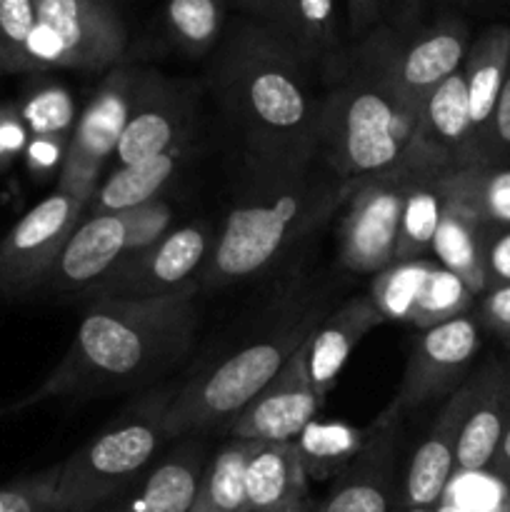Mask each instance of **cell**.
<instances>
[{"instance_id": "3", "label": "cell", "mask_w": 510, "mask_h": 512, "mask_svg": "<svg viewBox=\"0 0 510 512\" xmlns=\"http://www.w3.org/2000/svg\"><path fill=\"white\" fill-rule=\"evenodd\" d=\"M258 183L225 215L200 273L203 288H225L265 273L353 193L355 180L310 168L258 173Z\"/></svg>"}, {"instance_id": "19", "label": "cell", "mask_w": 510, "mask_h": 512, "mask_svg": "<svg viewBox=\"0 0 510 512\" xmlns=\"http://www.w3.org/2000/svg\"><path fill=\"white\" fill-rule=\"evenodd\" d=\"M125 260L123 213L88 215L65 243L53 273L45 280L48 293H78L113 273Z\"/></svg>"}, {"instance_id": "21", "label": "cell", "mask_w": 510, "mask_h": 512, "mask_svg": "<svg viewBox=\"0 0 510 512\" xmlns=\"http://www.w3.org/2000/svg\"><path fill=\"white\" fill-rule=\"evenodd\" d=\"M380 323H385L383 315L375 310L368 295L348 300L328 320H320L318 328L305 340V365H308V378L315 393L325 398L333 390L350 353Z\"/></svg>"}, {"instance_id": "2", "label": "cell", "mask_w": 510, "mask_h": 512, "mask_svg": "<svg viewBox=\"0 0 510 512\" xmlns=\"http://www.w3.org/2000/svg\"><path fill=\"white\" fill-rule=\"evenodd\" d=\"M218 93L258 173H290L318 155L320 105L303 58L273 28L243 25L218 65Z\"/></svg>"}, {"instance_id": "9", "label": "cell", "mask_w": 510, "mask_h": 512, "mask_svg": "<svg viewBox=\"0 0 510 512\" xmlns=\"http://www.w3.org/2000/svg\"><path fill=\"white\" fill-rule=\"evenodd\" d=\"M413 175V155L398 165L355 180L340 220V263L350 273L375 275L395 263L405 188Z\"/></svg>"}, {"instance_id": "11", "label": "cell", "mask_w": 510, "mask_h": 512, "mask_svg": "<svg viewBox=\"0 0 510 512\" xmlns=\"http://www.w3.org/2000/svg\"><path fill=\"white\" fill-rule=\"evenodd\" d=\"M85 208L83 198L58 188L30 208L0 240V293L23 298L43 290Z\"/></svg>"}, {"instance_id": "33", "label": "cell", "mask_w": 510, "mask_h": 512, "mask_svg": "<svg viewBox=\"0 0 510 512\" xmlns=\"http://www.w3.org/2000/svg\"><path fill=\"white\" fill-rule=\"evenodd\" d=\"M225 5L223 0H168L165 5V25L183 53L203 55L218 43L223 30Z\"/></svg>"}, {"instance_id": "23", "label": "cell", "mask_w": 510, "mask_h": 512, "mask_svg": "<svg viewBox=\"0 0 510 512\" xmlns=\"http://www.w3.org/2000/svg\"><path fill=\"white\" fill-rule=\"evenodd\" d=\"M410 155H413V175H410V183L405 188L395 260L428 258L445 208L440 178L448 170L415 145H410Z\"/></svg>"}, {"instance_id": "39", "label": "cell", "mask_w": 510, "mask_h": 512, "mask_svg": "<svg viewBox=\"0 0 510 512\" xmlns=\"http://www.w3.org/2000/svg\"><path fill=\"white\" fill-rule=\"evenodd\" d=\"M505 153H510V73L500 90L493 115H490L488 130H485L483 145H480V163L493 165Z\"/></svg>"}, {"instance_id": "38", "label": "cell", "mask_w": 510, "mask_h": 512, "mask_svg": "<svg viewBox=\"0 0 510 512\" xmlns=\"http://www.w3.org/2000/svg\"><path fill=\"white\" fill-rule=\"evenodd\" d=\"M55 478L58 470L28 475L0 488V512H58L55 503Z\"/></svg>"}, {"instance_id": "37", "label": "cell", "mask_w": 510, "mask_h": 512, "mask_svg": "<svg viewBox=\"0 0 510 512\" xmlns=\"http://www.w3.org/2000/svg\"><path fill=\"white\" fill-rule=\"evenodd\" d=\"M125 220V258L140 253L158 243L160 238L170 233L173 225V208L165 200L155 198L138 208L123 210Z\"/></svg>"}, {"instance_id": "26", "label": "cell", "mask_w": 510, "mask_h": 512, "mask_svg": "<svg viewBox=\"0 0 510 512\" xmlns=\"http://www.w3.org/2000/svg\"><path fill=\"white\" fill-rule=\"evenodd\" d=\"M485 235H488V228L478 218H473L468 210L445 198L443 218L435 230L430 253L440 268L458 275L473 290L475 298L485 293Z\"/></svg>"}, {"instance_id": "30", "label": "cell", "mask_w": 510, "mask_h": 512, "mask_svg": "<svg viewBox=\"0 0 510 512\" xmlns=\"http://www.w3.org/2000/svg\"><path fill=\"white\" fill-rule=\"evenodd\" d=\"M280 35L303 60H330L338 50L335 0H288L280 18Z\"/></svg>"}, {"instance_id": "42", "label": "cell", "mask_w": 510, "mask_h": 512, "mask_svg": "<svg viewBox=\"0 0 510 512\" xmlns=\"http://www.w3.org/2000/svg\"><path fill=\"white\" fill-rule=\"evenodd\" d=\"M480 320L510 343V285H500L480 295Z\"/></svg>"}, {"instance_id": "24", "label": "cell", "mask_w": 510, "mask_h": 512, "mask_svg": "<svg viewBox=\"0 0 510 512\" xmlns=\"http://www.w3.org/2000/svg\"><path fill=\"white\" fill-rule=\"evenodd\" d=\"M510 73V28L508 25H488L478 38L470 43L463 60L465 88H468L470 120H473L475 140L483 145L490 115H493L498 95ZM483 165V163H480Z\"/></svg>"}, {"instance_id": "46", "label": "cell", "mask_w": 510, "mask_h": 512, "mask_svg": "<svg viewBox=\"0 0 510 512\" xmlns=\"http://www.w3.org/2000/svg\"><path fill=\"white\" fill-rule=\"evenodd\" d=\"M488 470H493L495 478H498L503 485H508V490H510V425H508V430H505L503 440H500L498 450H495V458H493V463H490Z\"/></svg>"}, {"instance_id": "15", "label": "cell", "mask_w": 510, "mask_h": 512, "mask_svg": "<svg viewBox=\"0 0 510 512\" xmlns=\"http://www.w3.org/2000/svg\"><path fill=\"white\" fill-rule=\"evenodd\" d=\"M403 415L388 405L360 453L338 473L318 512H393L398 505V438Z\"/></svg>"}, {"instance_id": "25", "label": "cell", "mask_w": 510, "mask_h": 512, "mask_svg": "<svg viewBox=\"0 0 510 512\" xmlns=\"http://www.w3.org/2000/svg\"><path fill=\"white\" fill-rule=\"evenodd\" d=\"M185 160V143L155 155V158L138 160L130 165H115L105 180H100L95 193L90 195V215L123 213L160 198L165 185L173 180Z\"/></svg>"}, {"instance_id": "36", "label": "cell", "mask_w": 510, "mask_h": 512, "mask_svg": "<svg viewBox=\"0 0 510 512\" xmlns=\"http://www.w3.org/2000/svg\"><path fill=\"white\" fill-rule=\"evenodd\" d=\"M38 13L35 0H0V70L28 73V40Z\"/></svg>"}, {"instance_id": "45", "label": "cell", "mask_w": 510, "mask_h": 512, "mask_svg": "<svg viewBox=\"0 0 510 512\" xmlns=\"http://www.w3.org/2000/svg\"><path fill=\"white\" fill-rule=\"evenodd\" d=\"M238 3L243 5L245 10H250V13L258 15V18L268 20L273 28H278L280 18H283L285 3H288V0H238Z\"/></svg>"}, {"instance_id": "6", "label": "cell", "mask_w": 510, "mask_h": 512, "mask_svg": "<svg viewBox=\"0 0 510 512\" xmlns=\"http://www.w3.org/2000/svg\"><path fill=\"white\" fill-rule=\"evenodd\" d=\"M168 400L165 393L143 400L65 463L55 465L58 512H93L148 468L168 440L163 430Z\"/></svg>"}, {"instance_id": "29", "label": "cell", "mask_w": 510, "mask_h": 512, "mask_svg": "<svg viewBox=\"0 0 510 512\" xmlns=\"http://www.w3.org/2000/svg\"><path fill=\"white\" fill-rule=\"evenodd\" d=\"M255 443L230 440L203 468L190 512H248L245 470Z\"/></svg>"}, {"instance_id": "32", "label": "cell", "mask_w": 510, "mask_h": 512, "mask_svg": "<svg viewBox=\"0 0 510 512\" xmlns=\"http://www.w3.org/2000/svg\"><path fill=\"white\" fill-rule=\"evenodd\" d=\"M368 430H350L343 428V425H330V428H323V425H313L300 433V438L295 440L300 450V458H303L305 473L318 475V478H325V475L343 473L348 468L350 460L360 453V448L368 440Z\"/></svg>"}, {"instance_id": "44", "label": "cell", "mask_w": 510, "mask_h": 512, "mask_svg": "<svg viewBox=\"0 0 510 512\" xmlns=\"http://www.w3.org/2000/svg\"><path fill=\"white\" fill-rule=\"evenodd\" d=\"M385 0H348V23L350 33L363 35L378 23L380 10H383Z\"/></svg>"}, {"instance_id": "34", "label": "cell", "mask_w": 510, "mask_h": 512, "mask_svg": "<svg viewBox=\"0 0 510 512\" xmlns=\"http://www.w3.org/2000/svg\"><path fill=\"white\" fill-rule=\"evenodd\" d=\"M475 293L450 270L440 268L438 263L430 270L428 280H425L423 290H420V298L415 303L413 318L410 325L420 330L435 328V325H443L448 320L460 318V315H468L470 305H473Z\"/></svg>"}, {"instance_id": "35", "label": "cell", "mask_w": 510, "mask_h": 512, "mask_svg": "<svg viewBox=\"0 0 510 512\" xmlns=\"http://www.w3.org/2000/svg\"><path fill=\"white\" fill-rule=\"evenodd\" d=\"M20 118H23L30 138H55L65 140V143H68L75 120H78L73 98L60 85H43L35 93H30Z\"/></svg>"}, {"instance_id": "48", "label": "cell", "mask_w": 510, "mask_h": 512, "mask_svg": "<svg viewBox=\"0 0 510 512\" xmlns=\"http://www.w3.org/2000/svg\"><path fill=\"white\" fill-rule=\"evenodd\" d=\"M108 3H110V0H108Z\"/></svg>"}, {"instance_id": "17", "label": "cell", "mask_w": 510, "mask_h": 512, "mask_svg": "<svg viewBox=\"0 0 510 512\" xmlns=\"http://www.w3.org/2000/svg\"><path fill=\"white\" fill-rule=\"evenodd\" d=\"M470 400H473V380L463 383L450 395L435 423L430 425L428 435L413 453L408 473H405L400 510L435 512V508L443 503L450 480L458 475L455 455H458L460 433H463Z\"/></svg>"}, {"instance_id": "41", "label": "cell", "mask_w": 510, "mask_h": 512, "mask_svg": "<svg viewBox=\"0 0 510 512\" xmlns=\"http://www.w3.org/2000/svg\"><path fill=\"white\" fill-rule=\"evenodd\" d=\"M30 133L15 108H0V168H8L15 158L25 155Z\"/></svg>"}, {"instance_id": "16", "label": "cell", "mask_w": 510, "mask_h": 512, "mask_svg": "<svg viewBox=\"0 0 510 512\" xmlns=\"http://www.w3.org/2000/svg\"><path fill=\"white\" fill-rule=\"evenodd\" d=\"M193 118V98L178 83L160 73L143 70L128 123L115 148V165H130L155 158L185 143V130Z\"/></svg>"}, {"instance_id": "31", "label": "cell", "mask_w": 510, "mask_h": 512, "mask_svg": "<svg viewBox=\"0 0 510 512\" xmlns=\"http://www.w3.org/2000/svg\"><path fill=\"white\" fill-rule=\"evenodd\" d=\"M433 265V258L395 260L388 268L373 275L368 298L375 310L383 315V320L410 325L415 303H418L420 290H423Z\"/></svg>"}, {"instance_id": "43", "label": "cell", "mask_w": 510, "mask_h": 512, "mask_svg": "<svg viewBox=\"0 0 510 512\" xmlns=\"http://www.w3.org/2000/svg\"><path fill=\"white\" fill-rule=\"evenodd\" d=\"M65 140L55 138H30L28 148H25V160L33 173H50L58 163H63L65 155Z\"/></svg>"}, {"instance_id": "8", "label": "cell", "mask_w": 510, "mask_h": 512, "mask_svg": "<svg viewBox=\"0 0 510 512\" xmlns=\"http://www.w3.org/2000/svg\"><path fill=\"white\" fill-rule=\"evenodd\" d=\"M28 73L48 68L105 70L120 65L128 33L108 0H35Z\"/></svg>"}, {"instance_id": "10", "label": "cell", "mask_w": 510, "mask_h": 512, "mask_svg": "<svg viewBox=\"0 0 510 512\" xmlns=\"http://www.w3.org/2000/svg\"><path fill=\"white\" fill-rule=\"evenodd\" d=\"M140 75H143L140 68L115 65L100 80L93 98L75 120L55 188L78 195L88 203L100 183L103 165L113 158L115 148H118Z\"/></svg>"}, {"instance_id": "22", "label": "cell", "mask_w": 510, "mask_h": 512, "mask_svg": "<svg viewBox=\"0 0 510 512\" xmlns=\"http://www.w3.org/2000/svg\"><path fill=\"white\" fill-rule=\"evenodd\" d=\"M248 512H305L308 473L295 443H255L245 470Z\"/></svg>"}, {"instance_id": "14", "label": "cell", "mask_w": 510, "mask_h": 512, "mask_svg": "<svg viewBox=\"0 0 510 512\" xmlns=\"http://www.w3.org/2000/svg\"><path fill=\"white\" fill-rule=\"evenodd\" d=\"M323 403V395L310 385L303 343L258 398L230 420V433L235 440L250 443H295Z\"/></svg>"}, {"instance_id": "40", "label": "cell", "mask_w": 510, "mask_h": 512, "mask_svg": "<svg viewBox=\"0 0 510 512\" xmlns=\"http://www.w3.org/2000/svg\"><path fill=\"white\" fill-rule=\"evenodd\" d=\"M485 290L510 285V228H488L485 235Z\"/></svg>"}, {"instance_id": "27", "label": "cell", "mask_w": 510, "mask_h": 512, "mask_svg": "<svg viewBox=\"0 0 510 512\" xmlns=\"http://www.w3.org/2000/svg\"><path fill=\"white\" fill-rule=\"evenodd\" d=\"M445 198L485 228H510V165H470L440 178Z\"/></svg>"}, {"instance_id": "20", "label": "cell", "mask_w": 510, "mask_h": 512, "mask_svg": "<svg viewBox=\"0 0 510 512\" xmlns=\"http://www.w3.org/2000/svg\"><path fill=\"white\" fill-rule=\"evenodd\" d=\"M510 425V368L493 363L473 378V400L460 433L455 470L458 475L490 468Z\"/></svg>"}, {"instance_id": "12", "label": "cell", "mask_w": 510, "mask_h": 512, "mask_svg": "<svg viewBox=\"0 0 510 512\" xmlns=\"http://www.w3.org/2000/svg\"><path fill=\"white\" fill-rule=\"evenodd\" d=\"M213 240L205 225H180L150 248L128 255L85 293L93 300H155L178 293L200 283L195 275L203 273Z\"/></svg>"}, {"instance_id": "49", "label": "cell", "mask_w": 510, "mask_h": 512, "mask_svg": "<svg viewBox=\"0 0 510 512\" xmlns=\"http://www.w3.org/2000/svg\"><path fill=\"white\" fill-rule=\"evenodd\" d=\"M508 345H510V343H508Z\"/></svg>"}, {"instance_id": "4", "label": "cell", "mask_w": 510, "mask_h": 512, "mask_svg": "<svg viewBox=\"0 0 510 512\" xmlns=\"http://www.w3.org/2000/svg\"><path fill=\"white\" fill-rule=\"evenodd\" d=\"M420 113L363 70L330 90L318 113V155L343 180L380 173L405 158Z\"/></svg>"}, {"instance_id": "1", "label": "cell", "mask_w": 510, "mask_h": 512, "mask_svg": "<svg viewBox=\"0 0 510 512\" xmlns=\"http://www.w3.org/2000/svg\"><path fill=\"white\" fill-rule=\"evenodd\" d=\"M200 283L155 300H93L53 373L13 410L145 383L193 345Z\"/></svg>"}, {"instance_id": "5", "label": "cell", "mask_w": 510, "mask_h": 512, "mask_svg": "<svg viewBox=\"0 0 510 512\" xmlns=\"http://www.w3.org/2000/svg\"><path fill=\"white\" fill-rule=\"evenodd\" d=\"M318 323V315H308L298 323L283 325L263 338L250 340L230 353L223 363L183 385L178 393L170 395L165 408V438H183L225 420L230 423L280 373V368L310 338Z\"/></svg>"}, {"instance_id": "28", "label": "cell", "mask_w": 510, "mask_h": 512, "mask_svg": "<svg viewBox=\"0 0 510 512\" xmlns=\"http://www.w3.org/2000/svg\"><path fill=\"white\" fill-rule=\"evenodd\" d=\"M203 460L193 448L168 455L150 470L138 495L113 512H190L198 493Z\"/></svg>"}, {"instance_id": "7", "label": "cell", "mask_w": 510, "mask_h": 512, "mask_svg": "<svg viewBox=\"0 0 510 512\" xmlns=\"http://www.w3.org/2000/svg\"><path fill=\"white\" fill-rule=\"evenodd\" d=\"M468 48V25L458 18L438 20L410 38L378 28L355 50L353 68L373 75L420 113L428 95L463 68Z\"/></svg>"}, {"instance_id": "18", "label": "cell", "mask_w": 510, "mask_h": 512, "mask_svg": "<svg viewBox=\"0 0 510 512\" xmlns=\"http://www.w3.org/2000/svg\"><path fill=\"white\" fill-rule=\"evenodd\" d=\"M413 145L438 160L445 170L480 165L463 68L455 70L428 95L420 110Z\"/></svg>"}, {"instance_id": "47", "label": "cell", "mask_w": 510, "mask_h": 512, "mask_svg": "<svg viewBox=\"0 0 510 512\" xmlns=\"http://www.w3.org/2000/svg\"><path fill=\"white\" fill-rule=\"evenodd\" d=\"M3 415H5V410H0V418H3Z\"/></svg>"}, {"instance_id": "13", "label": "cell", "mask_w": 510, "mask_h": 512, "mask_svg": "<svg viewBox=\"0 0 510 512\" xmlns=\"http://www.w3.org/2000/svg\"><path fill=\"white\" fill-rule=\"evenodd\" d=\"M478 350L480 328L470 315L423 330L410 348L403 380L390 405L405 415L443 395H453L465 383Z\"/></svg>"}]
</instances>
